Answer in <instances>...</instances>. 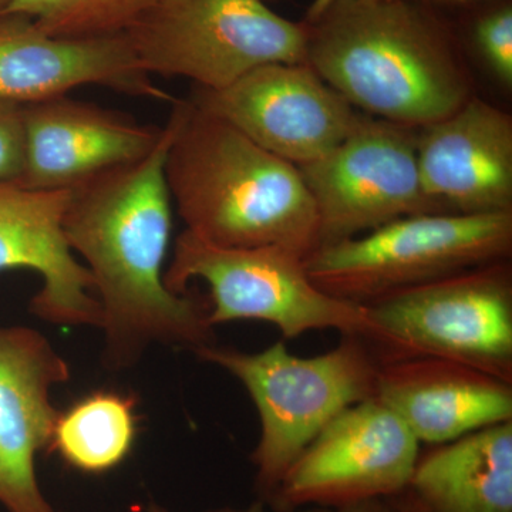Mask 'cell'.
I'll use <instances>...</instances> for the list:
<instances>
[{
	"label": "cell",
	"mask_w": 512,
	"mask_h": 512,
	"mask_svg": "<svg viewBox=\"0 0 512 512\" xmlns=\"http://www.w3.org/2000/svg\"><path fill=\"white\" fill-rule=\"evenodd\" d=\"M183 113L184 101H175L147 157L70 188L64 237L92 275L109 369L136 365L153 346L194 353L215 343L208 309L190 293L164 284L173 231L165 160Z\"/></svg>",
	"instance_id": "cell-1"
},
{
	"label": "cell",
	"mask_w": 512,
	"mask_h": 512,
	"mask_svg": "<svg viewBox=\"0 0 512 512\" xmlns=\"http://www.w3.org/2000/svg\"><path fill=\"white\" fill-rule=\"evenodd\" d=\"M305 23L306 64L367 116L421 128L473 96L457 37L430 6L335 0Z\"/></svg>",
	"instance_id": "cell-2"
},
{
	"label": "cell",
	"mask_w": 512,
	"mask_h": 512,
	"mask_svg": "<svg viewBox=\"0 0 512 512\" xmlns=\"http://www.w3.org/2000/svg\"><path fill=\"white\" fill-rule=\"evenodd\" d=\"M165 180L185 231L227 248L319 247L311 192L295 164L184 101Z\"/></svg>",
	"instance_id": "cell-3"
},
{
	"label": "cell",
	"mask_w": 512,
	"mask_h": 512,
	"mask_svg": "<svg viewBox=\"0 0 512 512\" xmlns=\"http://www.w3.org/2000/svg\"><path fill=\"white\" fill-rule=\"evenodd\" d=\"M194 353L234 376L254 403L261 436L251 461L265 505L326 424L353 404L376 397L380 365L357 335H342L338 346L312 357L293 355L282 340L259 352L214 343Z\"/></svg>",
	"instance_id": "cell-4"
},
{
	"label": "cell",
	"mask_w": 512,
	"mask_h": 512,
	"mask_svg": "<svg viewBox=\"0 0 512 512\" xmlns=\"http://www.w3.org/2000/svg\"><path fill=\"white\" fill-rule=\"evenodd\" d=\"M512 254V211L410 215L382 227L319 245L305 268L320 291L367 303Z\"/></svg>",
	"instance_id": "cell-5"
},
{
	"label": "cell",
	"mask_w": 512,
	"mask_h": 512,
	"mask_svg": "<svg viewBox=\"0 0 512 512\" xmlns=\"http://www.w3.org/2000/svg\"><path fill=\"white\" fill-rule=\"evenodd\" d=\"M379 365L413 357L464 363L512 383V266H477L365 305Z\"/></svg>",
	"instance_id": "cell-6"
},
{
	"label": "cell",
	"mask_w": 512,
	"mask_h": 512,
	"mask_svg": "<svg viewBox=\"0 0 512 512\" xmlns=\"http://www.w3.org/2000/svg\"><path fill=\"white\" fill-rule=\"evenodd\" d=\"M200 279L210 288L211 328L238 320L271 323L285 339L313 330L366 338L372 320L365 305L340 301L313 284L305 256L282 247L227 248L184 231L164 272V284L187 293Z\"/></svg>",
	"instance_id": "cell-7"
},
{
	"label": "cell",
	"mask_w": 512,
	"mask_h": 512,
	"mask_svg": "<svg viewBox=\"0 0 512 512\" xmlns=\"http://www.w3.org/2000/svg\"><path fill=\"white\" fill-rule=\"evenodd\" d=\"M126 36L150 76L215 92L271 63H306L308 25L265 0H164Z\"/></svg>",
	"instance_id": "cell-8"
},
{
	"label": "cell",
	"mask_w": 512,
	"mask_h": 512,
	"mask_svg": "<svg viewBox=\"0 0 512 512\" xmlns=\"http://www.w3.org/2000/svg\"><path fill=\"white\" fill-rule=\"evenodd\" d=\"M416 136L414 128L360 113L342 143L298 167L315 202L319 245L410 215L447 212L421 187Z\"/></svg>",
	"instance_id": "cell-9"
},
{
	"label": "cell",
	"mask_w": 512,
	"mask_h": 512,
	"mask_svg": "<svg viewBox=\"0 0 512 512\" xmlns=\"http://www.w3.org/2000/svg\"><path fill=\"white\" fill-rule=\"evenodd\" d=\"M420 443L377 397L339 413L286 471L266 505L292 512L389 500L409 488Z\"/></svg>",
	"instance_id": "cell-10"
},
{
	"label": "cell",
	"mask_w": 512,
	"mask_h": 512,
	"mask_svg": "<svg viewBox=\"0 0 512 512\" xmlns=\"http://www.w3.org/2000/svg\"><path fill=\"white\" fill-rule=\"evenodd\" d=\"M191 103L296 167L329 154L360 117L306 63L256 67L225 89H198Z\"/></svg>",
	"instance_id": "cell-11"
},
{
	"label": "cell",
	"mask_w": 512,
	"mask_h": 512,
	"mask_svg": "<svg viewBox=\"0 0 512 512\" xmlns=\"http://www.w3.org/2000/svg\"><path fill=\"white\" fill-rule=\"evenodd\" d=\"M97 84L175 103L141 66L126 36H55L22 15L0 16V100L39 103Z\"/></svg>",
	"instance_id": "cell-12"
},
{
	"label": "cell",
	"mask_w": 512,
	"mask_h": 512,
	"mask_svg": "<svg viewBox=\"0 0 512 512\" xmlns=\"http://www.w3.org/2000/svg\"><path fill=\"white\" fill-rule=\"evenodd\" d=\"M69 379V363L45 335L0 326V504L8 512H57L37 481L36 457L59 416L53 389Z\"/></svg>",
	"instance_id": "cell-13"
},
{
	"label": "cell",
	"mask_w": 512,
	"mask_h": 512,
	"mask_svg": "<svg viewBox=\"0 0 512 512\" xmlns=\"http://www.w3.org/2000/svg\"><path fill=\"white\" fill-rule=\"evenodd\" d=\"M417 165L424 194L447 212L512 211V116L480 97L421 127Z\"/></svg>",
	"instance_id": "cell-14"
},
{
	"label": "cell",
	"mask_w": 512,
	"mask_h": 512,
	"mask_svg": "<svg viewBox=\"0 0 512 512\" xmlns=\"http://www.w3.org/2000/svg\"><path fill=\"white\" fill-rule=\"evenodd\" d=\"M26 158L19 183L70 190L104 171L147 157L163 128L144 126L92 103L56 97L25 104Z\"/></svg>",
	"instance_id": "cell-15"
},
{
	"label": "cell",
	"mask_w": 512,
	"mask_h": 512,
	"mask_svg": "<svg viewBox=\"0 0 512 512\" xmlns=\"http://www.w3.org/2000/svg\"><path fill=\"white\" fill-rule=\"evenodd\" d=\"M70 190H33L0 184V271L29 269L42 286L29 311L57 326L99 329L100 303L89 269L73 254L63 232Z\"/></svg>",
	"instance_id": "cell-16"
},
{
	"label": "cell",
	"mask_w": 512,
	"mask_h": 512,
	"mask_svg": "<svg viewBox=\"0 0 512 512\" xmlns=\"http://www.w3.org/2000/svg\"><path fill=\"white\" fill-rule=\"evenodd\" d=\"M376 397L429 446L512 420V383L436 357L383 363Z\"/></svg>",
	"instance_id": "cell-17"
},
{
	"label": "cell",
	"mask_w": 512,
	"mask_h": 512,
	"mask_svg": "<svg viewBox=\"0 0 512 512\" xmlns=\"http://www.w3.org/2000/svg\"><path fill=\"white\" fill-rule=\"evenodd\" d=\"M409 490L429 512H512V420L430 446Z\"/></svg>",
	"instance_id": "cell-18"
},
{
	"label": "cell",
	"mask_w": 512,
	"mask_h": 512,
	"mask_svg": "<svg viewBox=\"0 0 512 512\" xmlns=\"http://www.w3.org/2000/svg\"><path fill=\"white\" fill-rule=\"evenodd\" d=\"M137 433V400L97 390L59 412L49 448L74 470L103 474L130 456Z\"/></svg>",
	"instance_id": "cell-19"
},
{
	"label": "cell",
	"mask_w": 512,
	"mask_h": 512,
	"mask_svg": "<svg viewBox=\"0 0 512 512\" xmlns=\"http://www.w3.org/2000/svg\"><path fill=\"white\" fill-rule=\"evenodd\" d=\"M164 0H12L5 15L32 19L55 36L121 35Z\"/></svg>",
	"instance_id": "cell-20"
},
{
	"label": "cell",
	"mask_w": 512,
	"mask_h": 512,
	"mask_svg": "<svg viewBox=\"0 0 512 512\" xmlns=\"http://www.w3.org/2000/svg\"><path fill=\"white\" fill-rule=\"evenodd\" d=\"M468 36L478 55L504 84H512V3L488 0L471 19Z\"/></svg>",
	"instance_id": "cell-21"
},
{
	"label": "cell",
	"mask_w": 512,
	"mask_h": 512,
	"mask_svg": "<svg viewBox=\"0 0 512 512\" xmlns=\"http://www.w3.org/2000/svg\"><path fill=\"white\" fill-rule=\"evenodd\" d=\"M23 104L0 100V184L19 183L25 168Z\"/></svg>",
	"instance_id": "cell-22"
},
{
	"label": "cell",
	"mask_w": 512,
	"mask_h": 512,
	"mask_svg": "<svg viewBox=\"0 0 512 512\" xmlns=\"http://www.w3.org/2000/svg\"><path fill=\"white\" fill-rule=\"evenodd\" d=\"M303 512H399L389 500H370L363 503L343 505V507H311Z\"/></svg>",
	"instance_id": "cell-23"
},
{
	"label": "cell",
	"mask_w": 512,
	"mask_h": 512,
	"mask_svg": "<svg viewBox=\"0 0 512 512\" xmlns=\"http://www.w3.org/2000/svg\"><path fill=\"white\" fill-rule=\"evenodd\" d=\"M390 503L396 507L399 512H429L423 504L414 497L412 491L407 488L402 494L389 498Z\"/></svg>",
	"instance_id": "cell-24"
},
{
	"label": "cell",
	"mask_w": 512,
	"mask_h": 512,
	"mask_svg": "<svg viewBox=\"0 0 512 512\" xmlns=\"http://www.w3.org/2000/svg\"><path fill=\"white\" fill-rule=\"evenodd\" d=\"M335 0H313L311 6L306 10L305 22H312L316 18H319L326 9L329 8Z\"/></svg>",
	"instance_id": "cell-25"
},
{
	"label": "cell",
	"mask_w": 512,
	"mask_h": 512,
	"mask_svg": "<svg viewBox=\"0 0 512 512\" xmlns=\"http://www.w3.org/2000/svg\"><path fill=\"white\" fill-rule=\"evenodd\" d=\"M204 512H266V505L261 500L255 501V503L247 505V507L234 508V507H222L215 508V510H208Z\"/></svg>",
	"instance_id": "cell-26"
},
{
	"label": "cell",
	"mask_w": 512,
	"mask_h": 512,
	"mask_svg": "<svg viewBox=\"0 0 512 512\" xmlns=\"http://www.w3.org/2000/svg\"><path fill=\"white\" fill-rule=\"evenodd\" d=\"M429 6L430 3H444V5H476V3L488 2V0H414Z\"/></svg>",
	"instance_id": "cell-27"
},
{
	"label": "cell",
	"mask_w": 512,
	"mask_h": 512,
	"mask_svg": "<svg viewBox=\"0 0 512 512\" xmlns=\"http://www.w3.org/2000/svg\"><path fill=\"white\" fill-rule=\"evenodd\" d=\"M148 512H170L167 508L163 507V505L157 503H150L148 505Z\"/></svg>",
	"instance_id": "cell-28"
},
{
	"label": "cell",
	"mask_w": 512,
	"mask_h": 512,
	"mask_svg": "<svg viewBox=\"0 0 512 512\" xmlns=\"http://www.w3.org/2000/svg\"><path fill=\"white\" fill-rule=\"evenodd\" d=\"M10 3H12V0H0V16L5 15V12L8 10Z\"/></svg>",
	"instance_id": "cell-29"
},
{
	"label": "cell",
	"mask_w": 512,
	"mask_h": 512,
	"mask_svg": "<svg viewBox=\"0 0 512 512\" xmlns=\"http://www.w3.org/2000/svg\"><path fill=\"white\" fill-rule=\"evenodd\" d=\"M265 2H268V0H265Z\"/></svg>",
	"instance_id": "cell-30"
}]
</instances>
